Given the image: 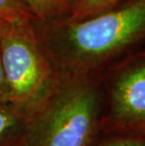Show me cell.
Listing matches in <instances>:
<instances>
[{
  "label": "cell",
  "mask_w": 145,
  "mask_h": 146,
  "mask_svg": "<svg viewBox=\"0 0 145 146\" xmlns=\"http://www.w3.org/2000/svg\"><path fill=\"white\" fill-rule=\"evenodd\" d=\"M40 43L58 74H100L145 44V0L82 20L33 21Z\"/></svg>",
  "instance_id": "6da1fadb"
},
{
  "label": "cell",
  "mask_w": 145,
  "mask_h": 146,
  "mask_svg": "<svg viewBox=\"0 0 145 146\" xmlns=\"http://www.w3.org/2000/svg\"><path fill=\"white\" fill-rule=\"evenodd\" d=\"M103 114L99 76L60 74L50 94L27 115L20 146H91Z\"/></svg>",
  "instance_id": "7a4b0ae2"
},
{
  "label": "cell",
  "mask_w": 145,
  "mask_h": 146,
  "mask_svg": "<svg viewBox=\"0 0 145 146\" xmlns=\"http://www.w3.org/2000/svg\"><path fill=\"white\" fill-rule=\"evenodd\" d=\"M0 56L10 103L27 117L50 94L60 76L40 43L31 18L5 25L0 34Z\"/></svg>",
  "instance_id": "3957f363"
},
{
  "label": "cell",
  "mask_w": 145,
  "mask_h": 146,
  "mask_svg": "<svg viewBox=\"0 0 145 146\" xmlns=\"http://www.w3.org/2000/svg\"><path fill=\"white\" fill-rule=\"evenodd\" d=\"M103 127L122 135L145 137V47L100 74Z\"/></svg>",
  "instance_id": "277c9868"
},
{
  "label": "cell",
  "mask_w": 145,
  "mask_h": 146,
  "mask_svg": "<svg viewBox=\"0 0 145 146\" xmlns=\"http://www.w3.org/2000/svg\"><path fill=\"white\" fill-rule=\"evenodd\" d=\"M26 116L10 102L0 103V146H20Z\"/></svg>",
  "instance_id": "5b68a950"
},
{
  "label": "cell",
  "mask_w": 145,
  "mask_h": 146,
  "mask_svg": "<svg viewBox=\"0 0 145 146\" xmlns=\"http://www.w3.org/2000/svg\"><path fill=\"white\" fill-rule=\"evenodd\" d=\"M29 12L33 21L49 23L68 19L73 0H17Z\"/></svg>",
  "instance_id": "8992f818"
},
{
  "label": "cell",
  "mask_w": 145,
  "mask_h": 146,
  "mask_svg": "<svg viewBox=\"0 0 145 146\" xmlns=\"http://www.w3.org/2000/svg\"><path fill=\"white\" fill-rule=\"evenodd\" d=\"M125 0H73L69 19L82 20L116 7Z\"/></svg>",
  "instance_id": "52a82bcc"
},
{
  "label": "cell",
  "mask_w": 145,
  "mask_h": 146,
  "mask_svg": "<svg viewBox=\"0 0 145 146\" xmlns=\"http://www.w3.org/2000/svg\"><path fill=\"white\" fill-rule=\"evenodd\" d=\"M23 18L32 19L29 12L17 0H0V22L9 23Z\"/></svg>",
  "instance_id": "ba28073f"
},
{
  "label": "cell",
  "mask_w": 145,
  "mask_h": 146,
  "mask_svg": "<svg viewBox=\"0 0 145 146\" xmlns=\"http://www.w3.org/2000/svg\"><path fill=\"white\" fill-rule=\"evenodd\" d=\"M100 146H145V137L122 135L119 138L106 141Z\"/></svg>",
  "instance_id": "9c48e42d"
},
{
  "label": "cell",
  "mask_w": 145,
  "mask_h": 146,
  "mask_svg": "<svg viewBox=\"0 0 145 146\" xmlns=\"http://www.w3.org/2000/svg\"><path fill=\"white\" fill-rule=\"evenodd\" d=\"M1 102H10V95H9L8 84L6 80L4 69H3L1 56H0V103Z\"/></svg>",
  "instance_id": "30bf717a"
},
{
  "label": "cell",
  "mask_w": 145,
  "mask_h": 146,
  "mask_svg": "<svg viewBox=\"0 0 145 146\" xmlns=\"http://www.w3.org/2000/svg\"><path fill=\"white\" fill-rule=\"evenodd\" d=\"M6 24H7V23H2V22H0V34H1L2 30H3V29H4Z\"/></svg>",
  "instance_id": "8fae6325"
}]
</instances>
